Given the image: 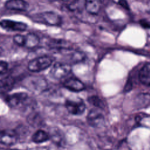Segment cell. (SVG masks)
<instances>
[{"label":"cell","instance_id":"6","mask_svg":"<svg viewBox=\"0 0 150 150\" xmlns=\"http://www.w3.org/2000/svg\"><path fill=\"white\" fill-rule=\"evenodd\" d=\"M88 124L94 128H101L105 124V117L98 108H93L87 115Z\"/></svg>","mask_w":150,"mask_h":150},{"label":"cell","instance_id":"4","mask_svg":"<svg viewBox=\"0 0 150 150\" xmlns=\"http://www.w3.org/2000/svg\"><path fill=\"white\" fill-rule=\"evenodd\" d=\"M71 65L67 63L56 62L50 70V76L55 79H61L67 76L71 71Z\"/></svg>","mask_w":150,"mask_h":150},{"label":"cell","instance_id":"16","mask_svg":"<svg viewBox=\"0 0 150 150\" xmlns=\"http://www.w3.org/2000/svg\"><path fill=\"white\" fill-rule=\"evenodd\" d=\"M48 46L51 48L56 49H67L70 48L69 42L62 39H52L48 43Z\"/></svg>","mask_w":150,"mask_h":150},{"label":"cell","instance_id":"18","mask_svg":"<svg viewBox=\"0 0 150 150\" xmlns=\"http://www.w3.org/2000/svg\"><path fill=\"white\" fill-rule=\"evenodd\" d=\"M87 101L89 103L93 105L96 107L97 108L103 109L104 108V104L103 101L97 96H92L87 98Z\"/></svg>","mask_w":150,"mask_h":150},{"label":"cell","instance_id":"1","mask_svg":"<svg viewBox=\"0 0 150 150\" xmlns=\"http://www.w3.org/2000/svg\"><path fill=\"white\" fill-rule=\"evenodd\" d=\"M32 20L36 22L49 26H60L62 22L61 16L52 11H46L37 13L32 16Z\"/></svg>","mask_w":150,"mask_h":150},{"label":"cell","instance_id":"20","mask_svg":"<svg viewBox=\"0 0 150 150\" xmlns=\"http://www.w3.org/2000/svg\"><path fill=\"white\" fill-rule=\"evenodd\" d=\"M13 41L18 46L24 47L25 35H22L21 34L16 35L13 38Z\"/></svg>","mask_w":150,"mask_h":150},{"label":"cell","instance_id":"22","mask_svg":"<svg viewBox=\"0 0 150 150\" xmlns=\"http://www.w3.org/2000/svg\"><path fill=\"white\" fill-rule=\"evenodd\" d=\"M139 23L141 25V26H142L144 28H146V29L150 28V22H148L146 19H141V20H140Z\"/></svg>","mask_w":150,"mask_h":150},{"label":"cell","instance_id":"7","mask_svg":"<svg viewBox=\"0 0 150 150\" xmlns=\"http://www.w3.org/2000/svg\"><path fill=\"white\" fill-rule=\"evenodd\" d=\"M1 26L7 30L23 32L26 30L28 25L22 22L9 19H3L1 21Z\"/></svg>","mask_w":150,"mask_h":150},{"label":"cell","instance_id":"5","mask_svg":"<svg viewBox=\"0 0 150 150\" xmlns=\"http://www.w3.org/2000/svg\"><path fill=\"white\" fill-rule=\"evenodd\" d=\"M28 95L23 92L16 93L7 96L5 97V102L12 108H19L23 107L28 101Z\"/></svg>","mask_w":150,"mask_h":150},{"label":"cell","instance_id":"11","mask_svg":"<svg viewBox=\"0 0 150 150\" xmlns=\"http://www.w3.org/2000/svg\"><path fill=\"white\" fill-rule=\"evenodd\" d=\"M140 81L145 86H150V63L145 64L139 73Z\"/></svg>","mask_w":150,"mask_h":150},{"label":"cell","instance_id":"9","mask_svg":"<svg viewBox=\"0 0 150 150\" xmlns=\"http://www.w3.org/2000/svg\"><path fill=\"white\" fill-rule=\"evenodd\" d=\"M1 143L5 145H13L18 141V134L14 130L5 129L1 132Z\"/></svg>","mask_w":150,"mask_h":150},{"label":"cell","instance_id":"14","mask_svg":"<svg viewBox=\"0 0 150 150\" xmlns=\"http://www.w3.org/2000/svg\"><path fill=\"white\" fill-rule=\"evenodd\" d=\"M135 102V105L138 108H143L148 107L150 104V94H139L136 97Z\"/></svg>","mask_w":150,"mask_h":150},{"label":"cell","instance_id":"19","mask_svg":"<svg viewBox=\"0 0 150 150\" xmlns=\"http://www.w3.org/2000/svg\"><path fill=\"white\" fill-rule=\"evenodd\" d=\"M84 54L80 52H74L70 56L71 62L73 63H78L84 59Z\"/></svg>","mask_w":150,"mask_h":150},{"label":"cell","instance_id":"15","mask_svg":"<svg viewBox=\"0 0 150 150\" xmlns=\"http://www.w3.org/2000/svg\"><path fill=\"white\" fill-rule=\"evenodd\" d=\"M50 135L44 130H37L32 136V140L33 142L40 144L45 142L50 139Z\"/></svg>","mask_w":150,"mask_h":150},{"label":"cell","instance_id":"2","mask_svg":"<svg viewBox=\"0 0 150 150\" xmlns=\"http://www.w3.org/2000/svg\"><path fill=\"white\" fill-rule=\"evenodd\" d=\"M54 59L50 56H42L31 60L28 64V68L32 72H39L50 67Z\"/></svg>","mask_w":150,"mask_h":150},{"label":"cell","instance_id":"10","mask_svg":"<svg viewBox=\"0 0 150 150\" xmlns=\"http://www.w3.org/2000/svg\"><path fill=\"white\" fill-rule=\"evenodd\" d=\"M4 6L8 9L25 11L29 8V4L25 0H7Z\"/></svg>","mask_w":150,"mask_h":150},{"label":"cell","instance_id":"24","mask_svg":"<svg viewBox=\"0 0 150 150\" xmlns=\"http://www.w3.org/2000/svg\"><path fill=\"white\" fill-rule=\"evenodd\" d=\"M62 1H69V0H62Z\"/></svg>","mask_w":150,"mask_h":150},{"label":"cell","instance_id":"17","mask_svg":"<svg viewBox=\"0 0 150 150\" xmlns=\"http://www.w3.org/2000/svg\"><path fill=\"white\" fill-rule=\"evenodd\" d=\"M67 8L73 12H81L86 9V0H73L67 6Z\"/></svg>","mask_w":150,"mask_h":150},{"label":"cell","instance_id":"21","mask_svg":"<svg viewBox=\"0 0 150 150\" xmlns=\"http://www.w3.org/2000/svg\"><path fill=\"white\" fill-rule=\"evenodd\" d=\"M8 69V64L6 62L4 61V60H1V63H0V72H1V74L2 75L4 74H5L6 71Z\"/></svg>","mask_w":150,"mask_h":150},{"label":"cell","instance_id":"8","mask_svg":"<svg viewBox=\"0 0 150 150\" xmlns=\"http://www.w3.org/2000/svg\"><path fill=\"white\" fill-rule=\"evenodd\" d=\"M63 86L67 89L73 92H80L85 88L84 83L75 77H70L66 79L63 82Z\"/></svg>","mask_w":150,"mask_h":150},{"label":"cell","instance_id":"12","mask_svg":"<svg viewBox=\"0 0 150 150\" xmlns=\"http://www.w3.org/2000/svg\"><path fill=\"white\" fill-rule=\"evenodd\" d=\"M101 6V0H86V10L90 14L97 15Z\"/></svg>","mask_w":150,"mask_h":150},{"label":"cell","instance_id":"13","mask_svg":"<svg viewBox=\"0 0 150 150\" xmlns=\"http://www.w3.org/2000/svg\"><path fill=\"white\" fill-rule=\"evenodd\" d=\"M40 42V39L37 35L33 33H29L25 35L24 47L32 49L36 47Z\"/></svg>","mask_w":150,"mask_h":150},{"label":"cell","instance_id":"3","mask_svg":"<svg viewBox=\"0 0 150 150\" xmlns=\"http://www.w3.org/2000/svg\"><path fill=\"white\" fill-rule=\"evenodd\" d=\"M65 107L68 112L74 115H80L84 113L86 104L80 98H68L65 101Z\"/></svg>","mask_w":150,"mask_h":150},{"label":"cell","instance_id":"23","mask_svg":"<svg viewBox=\"0 0 150 150\" xmlns=\"http://www.w3.org/2000/svg\"><path fill=\"white\" fill-rule=\"evenodd\" d=\"M118 4L121 6L122 8H124V9H127V10H129V5L127 2V1L126 0H119L118 1Z\"/></svg>","mask_w":150,"mask_h":150}]
</instances>
